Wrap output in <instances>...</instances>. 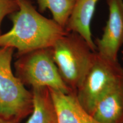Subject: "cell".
Returning <instances> with one entry per match:
<instances>
[{
    "label": "cell",
    "instance_id": "8fae6325",
    "mask_svg": "<svg viewBox=\"0 0 123 123\" xmlns=\"http://www.w3.org/2000/svg\"><path fill=\"white\" fill-rule=\"evenodd\" d=\"M40 12L49 10L53 19L65 29L75 2V0H37Z\"/></svg>",
    "mask_w": 123,
    "mask_h": 123
},
{
    "label": "cell",
    "instance_id": "7c38bea8",
    "mask_svg": "<svg viewBox=\"0 0 123 123\" xmlns=\"http://www.w3.org/2000/svg\"><path fill=\"white\" fill-rule=\"evenodd\" d=\"M19 9L17 0H0V35L2 34L1 26L3 20Z\"/></svg>",
    "mask_w": 123,
    "mask_h": 123
},
{
    "label": "cell",
    "instance_id": "277c9868",
    "mask_svg": "<svg viewBox=\"0 0 123 123\" xmlns=\"http://www.w3.org/2000/svg\"><path fill=\"white\" fill-rule=\"evenodd\" d=\"M18 57L14 64L15 75L25 86L32 88L47 87L64 93L74 92L60 75L51 47L31 51Z\"/></svg>",
    "mask_w": 123,
    "mask_h": 123
},
{
    "label": "cell",
    "instance_id": "3957f363",
    "mask_svg": "<svg viewBox=\"0 0 123 123\" xmlns=\"http://www.w3.org/2000/svg\"><path fill=\"white\" fill-rule=\"evenodd\" d=\"M14 51L0 47V117L21 120L32 112L33 94L13 73Z\"/></svg>",
    "mask_w": 123,
    "mask_h": 123
},
{
    "label": "cell",
    "instance_id": "30bf717a",
    "mask_svg": "<svg viewBox=\"0 0 123 123\" xmlns=\"http://www.w3.org/2000/svg\"><path fill=\"white\" fill-rule=\"evenodd\" d=\"M33 108L26 123H58L50 89L32 88Z\"/></svg>",
    "mask_w": 123,
    "mask_h": 123
},
{
    "label": "cell",
    "instance_id": "52a82bcc",
    "mask_svg": "<svg viewBox=\"0 0 123 123\" xmlns=\"http://www.w3.org/2000/svg\"><path fill=\"white\" fill-rule=\"evenodd\" d=\"M50 91L58 123H100L81 107L76 93H64L51 89Z\"/></svg>",
    "mask_w": 123,
    "mask_h": 123
},
{
    "label": "cell",
    "instance_id": "ba28073f",
    "mask_svg": "<svg viewBox=\"0 0 123 123\" xmlns=\"http://www.w3.org/2000/svg\"><path fill=\"white\" fill-rule=\"evenodd\" d=\"M92 115L100 123H123V80L101 97Z\"/></svg>",
    "mask_w": 123,
    "mask_h": 123
},
{
    "label": "cell",
    "instance_id": "4fadbf2b",
    "mask_svg": "<svg viewBox=\"0 0 123 123\" xmlns=\"http://www.w3.org/2000/svg\"><path fill=\"white\" fill-rule=\"evenodd\" d=\"M0 123H20V120L15 119H8L0 117Z\"/></svg>",
    "mask_w": 123,
    "mask_h": 123
},
{
    "label": "cell",
    "instance_id": "8992f818",
    "mask_svg": "<svg viewBox=\"0 0 123 123\" xmlns=\"http://www.w3.org/2000/svg\"><path fill=\"white\" fill-rule=\"evenodd\" d=\"M108 18L100 38L94 41L96 51L112 61H118L123 45V0H107Z\"/></svg>",
    "mask_w": 123,
    "mask_h": 123
},
{
    "label": "cell",
    "instance_id": "5b68a950",
    "mask_svg": "<svg viewBox=\"0 0 123 123\" xmlns=\"http://www.w3.org/2000/svg\"><path fill=\"white\" fill-rule=\"evenodd\" d=\"M123 80V67L96 51L91 66L80 87L77 99L83 108L92 115L101 98L115 84Z\"/></svg>",
    "mask_w": 123,
    "mask_h": 123
},
{
    "label": "cell",
    "instance_id": "9c48e42d",
    "mask_svg": "<svg viewBox=\"0 0 123 123\" xmlns=\"http://www.w3.org/2000/svg\"><path fill=\"white\" fill-rule=\"evenodd\" d=\"M99 1L75 0L73 12L65 28L67 32L81 35L94 51H96V47L92 38L91 24Z\"/></svg>",
    "mask_w": 123,
    "mask_h": 123
},
{
    "label": "cell",
    "instance_id": "5bb4252c",
    "mask_svg": "<svg viewBox=\"0 0 123 123\" xmlns=\"http://www.w3.org/2000/svg\"><path fill=\"white\" fill-rule=\"evenodd\" d=\"M121 54H122V59L123 61V50L122 51H121Z\"/></svg>",
    "mask_w": 123,
    "mask_h": 123
},
{
    "label": "cell",
    "instance_id": "7a4b0ae2",
    "mask_svg": "<svg viewBox=\"0 0 123 123\" xmlns=\"http://www.w3.org/2000/svg\"><path fill=\"white\" fill-rule=\"evenodd\" d=\"M54 61L63 80L76 93L91 66L94 51L81 35L68 32L51 47Z\"/></svg>",
    "mask_w": 123,
    "mask_h": 123
},
{
    "label": "cell",
    "instance_id": "6da1fadb",
    "mask_svg": "<svg viewBox=\"0 0 123 123\" xmlns=\"http://www.w3.org/2000/svg\"><path fill=\"white\" fill-rule=\"evenodd\" d=\"M19 9L10 15L13 26L0 35V47L17 51V56L37 49L52 47L68 32L53 19L39 13L30 0H17Z\"/></svg>",
    "mask_w": 123,
    "mask_h": 123
}]
</instances>
